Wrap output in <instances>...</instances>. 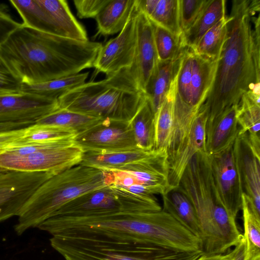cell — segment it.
Listing matches in <instances>:
<instances>
[{
	"label": "cell",
	"instance_id": "1",
	"mask_svg": "<svg viewBox=\"0 0 260 260\" xmlns=\"http://www.w3.org/2000/svg\"><path fill=\"white\" fill-rule=\"evenodd\" d=\"M260 1L234 0L211 88L204 103L213 118L251 91L260 97Z\"/></svg>",
	"mask_w": 260,
	"mask_h": 260
},
{
	"label": "cell",
	"instance_id": "2",
	"mask_svg": "<svg viewBox=\"0 0 260 260\" xmlns=\"http://www.w3.org/2000/svg\"><path fill=\"white\" fill-rule=\"evenodd\" d=\"M102 46L45 33L22 23L0 45V64L21 84L42 83L93 67Z\"/></svg>",
	"mask_w": 260,
	"mask_h": 260
},
{
	"label": "cell",
	"instance_id": "3",
	"mask_svg": "<svg viewBox=\"0 0 260 260\" xmlns=\"http://www.w3.org/2000/svg\"><path fill=\"white\" fill-rule=\"evenodd\" d=\"M39 228L52 236H93L185 251L195 241L191 232L162 209L89 217L54 216Z\"/></svg>",
	"mask_w": 260,
	"mask_h": 260
},
{
	"label": "cell",
	"instance_id": "4",
	"mask_svg": "<svg viewBox=\"0 0 260 260\" xmlns=\"http://www.w3.org/2000/svg\"><path fill=\"white\" fill-rule=\"evenodd\" d=\"M193 205L201 230L202 251L212 255L226 252L242 234L236 220L222 205L212 179L211 157L197 153L188 164L177 187Z\"/></svg>",
	"mask_w": 260,
	"mask_h": 260
},
{
	"label": "cell",
	"instance_id": "5",
	"mask_svg": "<svg viewBox=\"0 0 260 260\" xmlns=\"http://www.w3.org/2000/svg\"><path fill=\"white\" fill-rule=\"evenodd\" d=\"M146 100L129 68L85 82L58 99L59 108L103 119L128 122Z\"/></svg>",
	"mask_w": 260,
	"mask_h": 260
},
{
	"label": "cell",
	"instance_id": "6",
	"mask_svg": "<svg viewBox=\"0 0 260 260\" xmlns=\"http://www.w3.org/2000/svg\"><path fill=\"white\" fill-rule=\"evenodd\" d=\"M113 182L111 171L81 164L57 173L41 185L27 200L18 216L14 230L20 236L53 216L73 200Z\"/></svg>",
	"mask_w": 260,
	"mask_h": 260
},
{
	"label": "cell",
	"instance_id": "7",
	"mask_svg": "<svg viewBox=\"0 0 260 260\" xmlns=\"http://www.w3.org/2000/svg\"><path fill=\"white\" fill-rule=\"evenodd\" d=\"M50 243L65 260H198L204 254L93 236H52Z\"/></svg>",
	"mask_w": 260,
	"mask_h": 260
},
{
	"label": "cell",
	"instance_id": "8",
	"mask_svg": "<svg viewBox=\"0 0 260 260\" xmlns=\"http://www.w3.org/2000/svg\"><path fill=\"white\" fill-rule=\"evenodd\" d=\"M83 154L74 139L27 143L22 141L0 154V169L56 174L79 165Z\"/></svg>",
	"mask_w": 260,
	"mask_h": 260
},
{
	"label": "cell",
	"instance_id": "9",
	"mask_svg": "<svg viewBox=\"0 0 260 260\" xmlns=\"http://www.w3.org/2000/svg\"><path fill=\"white\" fill-rule=\"evenodd\" d=\"M207 111L204 104L197 112L175 110V121L167 148L168 191L176 188L193 156L206 150Z\"/></svg>",
	"mask_w": 260,
	"mask_h": 260
},
{
	"label": "cell",
	"instance_id": "10",
	"mask_svg": "<svg viewBox=\"0 0 260 260\" xmlns=\"http://www.w3.org/2000/svg\"><path fill=\"white\" fill-rule=\"evenodd\" d=\"M161 210L154 195L135 194L109 185L77 197L62 207L53 216L89 217Z\"/></svg>",
	"mask_w": 260,
	"mask_h": 260
},
{
	"label": "cell",
	"instance_id": "11",
	"mask_svg": "<svg viewBox=\"0 0 260 260\" xmlns=\"http://www.w3.org/2000/svg\"><path fill=\"white\" fill-rule=\"evenodd\" d=\"M10 3L25 26L66 38L88 41L85 29L65 0H11Z\"/></svg>",
	"mask_w": 260,
	"mask_h": 260
},
{
	"label": "cell",
	"instance_id": "12",
	"mask_svg": "<svg viewBox=\"0 0 260 260\" xmlns=\"http://www.w3.org/2000/svg\"><path fill=\"white\" fill-rule=\"evenodd\" d=\"M217 64V60L200 56L186 47L176 79L175 108L199 110L211 88Z\"/></svg>",
	"mask_w": 260,
	"mask_h": 260
},
{
	"label": "cell",
	"instance_id": "13",
	"mask_svg": "<svg viewBox=\"0 0 260 260\" xmlns=\"http://www.w3.org/2000/svg\"><path fill=\"white\" fill-rule=\"evenodd\" d=\"M210 157L212 176L218 197L228 213L236 219L241 210L243 189L234 143Z\"/></svg>",
	"mask_w": 260,
	"mask_h": 260
},
{
	"label": "cell",
	"instance_id": "14",
	"mask_svg": "<svg viewBox=\"0 0 260 260\" xmlns=\"http://www.w3.org/2000/svg\"><path fill=\"white\" fill-rule=\"evenodd\" d=\"M74 142L83 152H112L140 149L129 121L104 119L76 135Z\"/></svg>",
	"mask_w": 260,
	"mask_h": 260
},
{
	"label": "cell",
	"instance_id": "15",
	"mask_svg": "<svg viewBox=\"0 0 260 260\" xmlns=\"http://www.w3.org/2000/svg\"><path fill=\"white\" fill-rule=\"evenodd\" d=\"M110 171L113 176L111 185L131 193L151 196L167 192V162L134 164Z\"/></svg>",
	"mask_w": 260,
	"mask_h": 260
},
{
	"label": "cell",
	"instance_id": "16",
	"mask_svg": "<svg viewBox=\"0 0 260 260\" xmlns=\"http://www.w3.org/2000/svg\"><path fill=\"white\" fill-rule=\"evenodd\" d=\"M54 175L45 172L18 171L0 174V222L18 216L36 189Z\"/></svg>",
	"mask_w": 260,
	"mask_h": 260
},
{
	"label": "cell",
	"instance_id": "17",
	"mask_svg": "<svg viewBox=\"0 0 260 260\" xmlns=\"http://www.w3.org/2000/svg\"><path fill=\"white\" fill-rule=\"evenodd\" d=\"M137 5L124 28L115 38L110 40L100 49L93 67L97 72L106 76L133 64L137 41Z\"/></svg>",
	"mask_w": 260,
	"mask_h": 260
},
{
	"label": "cell",
	"instance_id": "18",
	"mask_svg": "<svg viewBox=\"0 0 260 260\" xmlns=\"http://www.w3.org/2000/svg\"><path fill=\"white\" fill-rule=\"evenodd\" d=\"M59 109L57 99L23 91L0 93V124L34 123Z\"/></svg>",
	"mask_w": 260,
	"mask_h": 260
},
{
	"label": "cell",
	"instance_id": "19",
	"mask_svg": "<svg viewBox=\"0 0 260 260\" xmlns=\"http://www.w3.org/2000/svg\"><path fill=\"white\" fill-rule=\"evenodd\" d=\"M138 9L135 56L129 69L139 87L144 93L159 60L154 41V24L138 7Z\"/></svg>",
	"mask_w": 260,
	"mask_h": 260
},
{
	"label": "cell",
	"instance_id": "20",
	"mask_svg": "<svg viewBox=\"0 0 260 260\" xmlns=\"http://www.w3.org/2000/svg\"><path fill=\"white\" fill-rule=\"evenodd\" d=\"M143 162L167 163V150L148 151L136 149L112 152H83L79 164L101 170L111 171Z\"/></svg>",
	"mask_w": 260,
	"mask_h": 260
},
{
	"label": "cell",
	"instance_id": "21",
	"mask_svg": "<svg viewBox=\"0 0 260 260\" xmlns=\"http://www.w3.org/2000/svg\"><path fill=\"white\" fill-rule=\"evenodd\" d=\"M239 105H234L212 118L206 124V150L210 155L218 153L232 145L238 137Z\"/></svg>",
	"mask_w": 260,
	"mask_h": 260
},
{
	"label": "cell",
	"instance_id": "22",
	"mask_svg": "<svg viewBox=\"0 0 260 260\" xmlns=\"http://www.w3.org/2000/svg\"><path fill=\"white\" fill-rule=\"evenodd\" d=\"M243 192L260 213V157L251 149L246 133L239 135L234 142Z\"/></svg>",
	"mask_w": 260,
	"mask_h": 260
},
{
	"label": "cell",
	"instance_id": "23",
	"mask_svg": "<svg viewBox=\"0 0 260 260\" xmlns=\"http://www.w3.org/2000/svg\"><path fill=\"white\" fill-rule=\"evenodd\" d=\"M184 52L176 59L158 61L148 81L144 93L151 106L154 114L160 107L177 78Z\"/></svg>",
	"mask_w": 260,
	"mask_h": 260
},
{
	"label": "cell",
	"instance_id": "24",
	"mask_svg": "<svg viewBox=\"0 0 260 260\" xmlns=\"http://www.w3.org/2000/svg\"><path fill=\"white\" fill-rule=\"evenodd\" d=\"M139 9L154 24L183 36L179 20V0H137Z\"/></svg>",
	"mask_w": 260,
	"mask_h": 260
},
{
	"label": "cell",
	"instance_id": "25",
	"mask_svg": "<svg viewBox=\"0 0 260 260\" xmlns=\"http://www.w3.org/2000/svg\"><path fill=\"white\" fill-rule=\"evenodd\" d=\"M136 5V0H110L95 18L99 34L110 35L124 28Z\"/></svg>",
	"mask_w": 260,
	"mask_h": 260
},
{
	"label": "cell",
	"instance_id": "26",
	"mask_svg": "<svg viewBox=\"0 0 260 260\" xmlns=\"http://www.w3.org/2000/svg\"><path fill=\"white\" fill-rule=\"evenodd\" d=\"M161 196L163 201L162 209L201 239V230L196 213L186 195L176 188Z\"/></svg>",
	"mask_w": 260,
	"mask_h": 260
},
{
	"label": "cell",
	"instance_id": "27",
	"mask_svg": "<svg viewBox=\"0 0 260 260\" xmlns=\"http://www.w3.org/2000/svg\"><path fill=\"white\" fill-rule=\"evenodd\" d=\"M176 79L166 95L160 107L154 114L153 148L154 150H167L171 138L175 121Z\"/></svg>",
	"mask_w": 260,
	"mask_h": 260
},
{
	"label": "cell",
	"instance_id": "28",
	"mask_svg": "<svg viewBox=\"0 0 260 260\" xmlns=\"http://www.w3.org/2000/svg\"><path fill=\"white\" fill-rule=\"evenodd\" d=\"M103 119L65 109L59 108L42 117L35 124L61 127L82 133L102 121Z\"/></svg>",
	"mask_w": 260,
	"mask_h": 260
},
{
	"label": "cell",
	"instance_id": "29",
	"mask_svg": "<svg viewBox=\"0 0 260 260\" xmlns=\"http://www.w3.org/2000/svg\"><path fill=\"white\" fill-rule=\"evenodd\" d=\"M226 1L210 0L193 25L183 34L186 47L193 49L202 37L225 16Z\"/></svg>",
	"mask_w": 260,
	"mask_h": 260
},
{
	"label": "cell",
	"instance_id": "30",
	"mask_svg": "<svg viewBox=\"0 0 260 260\" xmlns=\"http://www.w3.org/2000/svg\"><path fill=\"white\" fill-rule=\"evenodd\" d=\"M242 217L246 240V260L260 259V213L255 208L250 198L242 195Z\"/></svg>",
	"mask_w": 260,
	"mask_h": 260
},
{
	"label": "cell",
	"instance_id": "31",
	"mask_svg": "<svg viewBox=\"0 0 260 260\" xmlns=\"http://www.w3.org/2000/svg\"><path fill=\"white\" fill-rule=\"evenodd\" d=\"M154 114L146 99L129 121L137 147L144 150H153Z\"/></svg>",
	"mask_w": 260,
	"mask_h": 260
},
{
	"label": "cell",
	"instance_id": "32",
	"mask_svg": "<svg viewBox=\"0 0 260 260\" xmlns=\"http://www.w3.org/2000/svg\"><path fill=\"white\" fill-rule=\"evenodd\" d=\"M88 72L32 84H22L21 91L54 99H57L71 89L85 83Z\"/></svg>",
	"mask_w": 260,
	"mask_h": 260
},
{
	"label": "cell",
	"instance_id": "33",
	"mask_svg": "<svg viewBox=\"0 0 260 260\" xmlns=\"http://www.w3.org/2000/svg\"><path fill=\"white\" fill-rule=\"evenodd\" d=\"M259 99L250 91L242 96L237 117L240 128L239 135L247 133L249 136H260Z\"/></svg>",
	"mask_w": 260,
	"mask_h": 260
},
{
	"label": "cell",
	"instance_id": "34",
	"mask_svg": "<svg viewBox=\"0 0 260 260\" xmlns=\"http://www.w3.org/2000/svg\"><path fill=\"white\" fill-rule=\"evenodd\" d=\"M229 17L225 16L210 28L192 49L197 54L218 60L227 32Z\"/></svg>",
	"mask_w": 260,
	"mask_h": 260
},
{
	"label": "cell",
	"instance_id": "35",
	"mask_svg": "<svg viewBox=\"0 0 260 260\" xmlns=\"http://www.w3.org/2000/svg\"><path fill=\"white\" fill-rule=\"evenodd\" d=\"M154 27V41L159 61L173 60L184 53L186 47L183 36H176L155 24Z\"/></svg>",
	"mask_w": 260,
	"mask_h": 260
},
{
	"label": "cell",
	"instance_id": "36",
	"mask_svg": "<svg viewBox=\"0 0 260 260\" xmlns=\"http://www.w3.org/2000/svg\"><path fill=\"white\" fill-rule=\"evenodd\" d=\"M76 134L59 127L34 124L25 128L23 142H44L74 139Z\"/></svg>",
	"mask_w": 260,
	"mask_h": 260
},
{
	"label": "cell",
	"instance_id": "37",
	"mask_svg": "<svg viewBox=\"0 0 260 260\" xmlns=\"http://www.w3.org/2000/svg\"><path fill=\"white\" fill-rule=\"evenodd\" d=\"M210 0H179V20L184 34L195 23Z\"/></svg>",
	"mask_w": 260,
	"mask_h": 260
},
{
	"label": "cell",
	"instance_id": "38",
	"mask_svg": "<svg viewBox=\"0 0 260 260\" xmlns=\"http://www.w3.org/2000/svg\"><path fill=\"white\" fill-rule=\"evenodd\" d=\"M110 0H74L77 15L81 19L95 18Z\"/></svg>",
	"mask_w": 260,
	"mask_h": 260
},
{
	"label": "cell",
	"instance_id": "39",
	"mask_svg": "<svg viewBox=\"0 0 260 260\" xmlns=\"http://www.w3.org/2000/svg\"><path fill=\"white\" fill-rule=\"evenodd\" d=\"M6 8L5 6L0 5V45L22 24L13 19Z\"/></svg>",
	"mask_w": 260,
	"mask_h": 260
},
{
	"label": "cell",
	"instance_id": "40",
	"mask_svg": "<svg viewBox=\"0 0 260 260\" xmlns=\"http://www.w3.org/2000/svg\"><path fill=\"white\" fill-rule=\"evenodd\" d=\"M22 84L0 64V93L21 91Z\"/></svg>",
	"mask_w": 260,
	"mask_h": 260
},
{
	"label": "cell",
	"instance_id": "41",
	"mask_svg": "<svg viewBox=\"0 0 260 260\" xmlns=\"http://www.w3.org/2000/svg\"><path fill=\"white\" fill-rule=\"evenodd\" d=\"M25 128L0 133V154L21 142Z\"/></svg>",
	"mask_w": 260,
	"mask_h": 260
},
{
	"label": "cell",
	"instance_id": "42",
	"mask_svg": "<svg viewBox=\"0 0 260 260\" xmlns=\"http://www.w3.org/2000/svg\"><path fill=\"white\" fill-rule=\"evenodd\" d=\"M234 248L224 253L207 255L203 254L198 260H232L234 255Z\"/></svg>",
	"mask_w": 260,
	"mask_h": 260
},
{
	"label": "cell",
	"instance_id": "43",
	"mask_svg": "<svg viewBox=\"0 0 260 260\" xmlns=\"http://www.w3.org/2000/svg\"><path fill=\"white\" fill-rule=\"evenodd\" d=\"M235 251L232 260H245L246 255V240L242 235L239 243L234 247Z\"/></svg>",
	"mask_w": 260,
	"mask_h": 260
},
{
	"label": "cell",
	"instance_id": "44",
	"mask_svg": "<svg viewBox=\"0 0 260 260\" xmlns=\"http://www.w3.org/2000/svg\"><path fill=\"white\" fill-rule=\"evenodd\" d=\"M34 123H12L0 124V133L26 128Z\"/></svg>",
	"mask_w": 260,
	"mask_h": 260
},
{
	"label": "cell",
	"instance_id": "45",
	"mask_svg": "<svg viewBox=\"0 0 260 260\" xmlns=\"http://www.w3.org/2000/svg\"><path fill=\"white\" fill-rule=\"evenodd\" d=\"M7 171L6 170H3V169H0V174H2V173H5L6 172H7Z\"/></svg>",
	"mask_w": 260,
	"mask_h": 260
}]
</instances>
